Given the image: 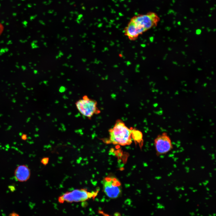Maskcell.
<instances>
[{"mask_svg": "<svg viewBox=\"0 0 216 216\" xmlns=\"http://www.w3.org/2000/svg\"><path fill=\"white\" fill-rule=\"evenodd\" d=\"M77 109L82 115L91 119L94 115L98 114L101 111L97 106V103L94 100L85 95L75 102Z\"/></svg>", "mask_w": 216, "mask_h": 216, "instance_id": "277c9868", "label": "cell"}, {"mask_svg": "<svg viewBox=\"0 0 216 216\" xmlns=\"http://www.w3.org/2000/svg\"><path fill=\"white\" fill-rule=\"evenodd\" d=\"M14 175L15 179L17 181L23 182L29 179L31 176V171L26 165H20L15 170Z\"/></svg>", "mask_w": 216, "mask_h": 216, "instance_id": "52a82bcc", "label": "cell"}, {"mask_svg": "<svg viewBox=\"0 0 216 216\" xmlns=\"http://www.w3.org/2000/svg\"><path fill=\"white\" fill-rule=\"evenodd\" d=\"M4 29V27L3 25L0 23V36L2 34L3 32Z\"/></svg>", "mask_w": 216, "mask_h": 216, "instance_id": "9c48e42d", "label": "cell"}, {"mask_svg": "<svg viewBox=\"0 0 216 216\" xmlns=\"http://www.w3.org/2000/svg\"><path fill=\"white\" fill-rule=\"evenodd\" d=\"M98 193V192L88 191L84 188L74 189L60 195L58 198V201L60 204L83 202L94 198Z\"/></svg>", "mask_w": 216, "mask_h": 216, "instance_id": "3957f363", "label": "cell"}, {"mask_svg": "<svg viewBox=\"0 0 216 216\" xmlns=\"http://www.w3.org/2000/svg\"><path fill=\"white\" fill-rule=\"evenodd\" d=\"M160 20L157 14L153 12L136 15L132 17L125 28V35L130 41H135L140 35L156 26Z\"/></svg>", "mask_w": 216, "mask_h": 216, "instance_id": "6da1fadb", "label": "cell"}, {"mask_svg": "<svg viewBox=\"0 0 216 216\" xmlns=\"http://www.w3.org/2000/svg\"><path fill=\"white\" fill-rule=\"evenodd\" d=\"M108 143L125 146L130 144L133 141L139 142L142 139V135L139 131L130 128L121 120H118L112 128L109 130Z\"/></svg>", "mask_w": 216, "mask_h": 216, "instance_id": "7a4b0ae2", "label": "cell"}, {"mask_svg": "<svg viewBox=\"0 0 216 216\" xmlns=\"http://www.w3.org/2000/svg\"><path fill=\"white\" fill-rule=\"evenodd\" d=\"M155 149L157 156L167 153L173 149V146L170 137L166 133L159 135L154 141Z\"/></svg>", "mask_w": 216, "mask_h": 216, "instance_id": "8992f818", "label": "cell"}, {"mask_svg": "<svg viewBox=\"0 0 216 216\" xmlns=\"http://www.w3.org/2000/svg\"><path fill=\"white\" fill-rule=\"evenodd\" d=\"M49 161V159L47 157L43 158L41 160V163L43 165H46L48 164Z\"/></svg>", "mask_w": 216, "mask_h": 216, "instance_id": "ba28073f", "label": "cell"}, {"mask_svg": "<svg viewBox=\"0 0 216 216\" xmlns=\"http://www.w3.org/2000/svg\"><path fill=\"white\" fill-rule=\"evenodd\" d=\"M104 192L107 196L115 199L122 194V188L120 181L113 176L105 178L103 181Z\"/></svg>", "mask_w": 216, "mask_h": 216, "instance_id": "5b68a950", "label": "cell"}, {"mask_svg": "<svg viewBox=\"0 0 216 216\" xmlns=\"http://www.w3.org/2000/svg\"><path fill=\"white\" fill-rule=\"evenodd\" d=\"M98 212H99L100 214H101L103 216H112L107 214V213H104V212L102 210H99Z\"/></svg>", "mask_w": 216, "mask_h": 216, "instance_id": "30bf717a", "label": "cell"}]
</instances>
